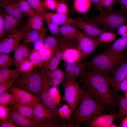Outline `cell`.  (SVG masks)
I'll list each match as a JSON object with an SVG mask.
<instances>
[{"label":"cell","instance_id":"6da1fadb","mask_svg":"<svg viewBox=\"0 0 127 127\" xmlns=\"http://www.w3.org/2000/svg\"><path fill=\"white\" fill-rule=\"evenodd\" d=\"M86 68L79 77L80 81L83 83L82 86L106 108L113 109L116 103L107 77L97 70Z\"/></svg>","mask_w":127,"mask_h":127},{"label":"cell","instance_id":"7a4b0ae2","mask_svg":"<svg viewBox=\"0 0 127 127\" xmlns=\"http://www.w3.org/2000/svg\"><path fill=\"white\" fill-rule=\"evenodd\" d=\"M81 87L82 93L79 106L68 123L88 126L95 117L104 114L106 107L91 96L83 86Z\"/></svg>","mask_w":127,"mask_h":127},{"label":"cell","instance_id":"3957f363","mask_svg":"<svg viewBox=\"0 0 127 127\" xmlns=\"http://www.w3.org/2000/svg\"><path fill=\"white\" fill-rule=\"evenodd\" d=\"M127 57V51L116 52L108 49L96 55L85 64L87 68L100 72L108 77Z\"/></svg>","mask_w":127,"mask_h":127},{"label":"cell","instance_id":"277c9868","mask_svg":"<svg viewBox=\"0 0 127 127\" xmlns=\"http://www.w3.org/2000/svg\"><path fill=\"white\" fill-rule=\"evenodd\" d=\"M82 18L98 26H101L103 28L112 32L120 26L127 24V15L120 9L105 10L97 16L84 15Z\"/></svg>","mask_w":127,"mask_h":127},{"label":"cell","instance_id":"5b68a950","mask_svg":"<svg viewBox=\"0 0 127 127\" xmlns=\"http://www.w3.org/2000/svg\"><path fill=\"white\" fill-rule=\"evenodd\" d=\"M42 83L40 71L34 69L30 72L22 74L13 84L40 98Z\"/></svg>","mask_w":127,"mask_h":127},{"label":"cell","instance_id":"8992f818","mask_svg":"<svg viewBox=\"0 0 127 127\" xmlns=\"http://www.w3.org/2000/svg\"><path fill=\"white\" fill-rule=\"evenodd\" d=\"M65 100L71 110L74 113L79 103L82 89L75 80L66 77L62 83Z\"/></svg>","mask_w":127,"mask_h":127},{"label":"cell","instance_id":"52a82bcc","mask_svg":"<svg viewBox=\"0 0 127 127\" xmlns=\"http://www.w3.org/2000/svg\"><path fill=\"white\" fill-rule=\"evenodd\" d=\"M42 78V86L40 99L43 104L51 111L55 120H62L58 113L60 106L55 102L51 92L50 87L47 80L45 71L43 68L40 70Z\"/></svg>","mask_w":127,"mask_h":127},{"label":"cell","instance_id":"ba28073f","mask_svg":"<svg viewBox=\"0 0 127 127\" xmlns=\"http://www.w3.org/2000/svg\"><path fill=\"white\" fill-rule=\"evenodd\" d=\"M77 48L82 60L90 55L101 44L97 38L89 37L79 29L77 38Z\"/></svg>","mask_w":127,"mask_h":127},{"label":"cell","instance_id":"9c48e42d","mask_svg":"<svg viewBox=\"0 0 127 127\" xmlns=\"http://www.w3.org/2000/svg\"><path fill=\"white\" fill-rule=\"evenodd\" d=\"M127 78V57L118 65L111 77H107L108 81L112 89V91L116 103L118 96L119 86L120 83Z\"/></svg>","mask_w":127,"mask_h":127},{"label":"cell","instance_id":"30bf717a","mask_svg":"<svg viewBox=\"0 0 127 127\" xmlns=\"http://www.w3.org/2000/svg\"><path fill=\"white\" fill-rule=\"evenodd\" d=\"M26 30L24 27L17 29L0 40V53H10L13 51L16 46L23 39Z\"/></svg>","mask_w":127,"mask_h":127},{"label":"cell","instance_id":"8fae6325","mask_svg":"<svg viewBox=\"0 0 127 127\" xmlns=\"http://www.w3.org/2000/svg\"><path fill=\"white\" fill-rule=\"evenodd\" d=\"M72 24L83 31L87 36L94 38H97L101 33L108 31L99 28L98 26L80 17L74 18Z\"/></svg>","mask_w":127,"mask_h":127},{"label":"cell","instance_id":"7c38bea8","mask_svg":"<svg viewBox=\"0 0 127 127\" xmlns=\"http://www.w3.org/2000/svg\"><path fill=\"white\" fill-rule=\"evenodd\" d=\"M19 100L20 103L24 104H32L37 101H41L40 98L29 92L21 89L14 84L8 90Z\"/></svg>","mask_w":127,"mask_h":127},{"label":"cell","instance_id":"4fadbf2b","mask_svg":"<svg viewBox=\"0 0 127 127\" xmlns=\"http://www.w3.org/2000/svg\"><path fill=\"white\" fill-rule=\"evenodd\" d=\"M33 106L34 116L37 122L54 120L51 111L41 101L34 102Z\"/></svg>","mask_w":127,"mask_h":127},{"label":"cell","instance_id":"5bb4252c","mask_svg":"<svg viewBox=\"0 0 127 127\" xmlns=\"http://www.w3.org/2000/svg\"><path fill=\"white\" fill-rule=\"evenodd\" d=\"M8 118L19 127H37V122L21 115L12 109L9 111Z\"/></svg>","mask_w":127,"mask_h":127},{"label":"cell","instance_id":"9a60e30c","mask_svg":"<svg viewBox=\"0 0 127 127\" xmlns=\"http://www.w3.org/2000/svg\"><path fill=\"white\" fill-rule=\"evenodd\" d=\"M117 113L102 114L95 117L88 126L92 127H111L114 120L117 119Z\"/></svg>","mask_w":127,"mask_h":127},{"label":"cell","instance_id":"2e32d148","mask_svg":"<svg viewBox=\"0 0 127 127\" xmlns=\"http://www.w3.org/2000/svg\"><path fill=\"white\" fill-rule=\"evenodd\" d=\"M79 29L72 24H65L60 27V33L62 37L61 39L71 43L76 41Z\"/></svg>","mask_w":127,"mask_h":127},{"label":"cell","instance_id":"e0dca14e","mask_svg":"<svg viewBox=\"0 0 127 127\" xmlns=\"http://www.w3.org/2000/svg\"><path fill=\"white\" fill-rule=\"evenodd\" d=\"M45 72L48 82L52 87H58L64 80L66 77L65 72L60 68Z\"/></svg>","mask_w":127,"mask_h":127},{"label":"cell","instance_id":"ac0fdd59","mask_svg":"<svg viewBox=\"0 0 127 127\" xmlns=\"http://www.w3.org/2000/svg\"><path fill=\"white\" fill-rule=\"evenodd\" d=\"M14 51L13 59L17 68L23 61L28 58L31 51L28 46L20 43L16 46Z\"/></svg>","mask_w":127,"mask_h":127},{"label":"cell","instance_id":"d6986e66","mask_svg":"<svg viewBox=\"0 0 127 127\" xmlns=\"http://www.w3.org/2000/svg\"><path fill=\"white\" fill-rule=\"evenodd\" d=\"M44 15L38 14L29 17L24 27L26 30L33 29L46 32L43 21Z\"/></svg>","mask_w":127,"mask_h":127},{"label":"cell","instance_id":"ffe728a7","mask_svg":"<svg viewBox=\"0 0 127 127\" xmlns=\"http://www.w3.org/2000/svg\"><path fill=\"white\" fill-rule=\"evenodd\" d=\"M62 60L65 63H77L82 60L80 53L77 48L69 47L64 49L62 55Z\"/></svg>","mask_w":127,"mask_h":127},{"label":"cell","instance_id":"44dd1931","mask_svg":"<svg viewBox=\"0 0 127 127\" xmlns=\"http://www.w3.org/2000/svg\"><path fill=\"white\" fill-rule=\"evenodd\" d=\"M46 20L52 22L59 26L65 24H72L73 18L68 17L67 15L56 12L48 13L44 16Z\"/></svg>","mask_w":127,"mask_h":127},{"label":"cell","instance_id":"7402d4cb","mask_svg":"<svg viewBox=\"0 0 127 127\" xmlns=\"http://www.w3.org/2000/svg\"><path fill=\"white\" fill-rule=\"evenodd\" d=\"M11 108L21 115L36 121L34 116L33 104L18 103L12 105Z\"/></svg>","mask_w":127,"mask_h":127},{"label":"cell","instance_id":"603a6c76","mask_svg":"<svg viewBox=\"0 0 127 127\" xmlns=\"http://www.w3.org/2000/svg\"><path fill=\"white\" fill-rule=\"evenodd\" d=\"M63 51V49L59 48L49 60L43 64L42 68L45 71H52L58 68L60 62L62 60Z\"/></svg>","mask_w":127,"mask_h":127},{"label":"cell","instance_id":"cb8c5ba5","mask_svg":"<svg viewBox=\"0 0 127 127\" xmlns=\"http://www.w3.org/2000/svg\"><path fill=\"white\" fill-rule=\"evenodd\" d=\"M117 102L119 107L117 119L122 120L127 117V98L124 94L119 95Z\"/></svg>","mask_w":127,"mask_h":127},{"label":"cell","instance_id":"d4e9b609","mask_svg":"<svg viewBox=\"0 0 127 127\" xmlns=\"http://www.w3.org/2000/svg\"><path fill=\"white\" fill-rule=\"evenodd\" d=\"M127 48V36L121 37L116 40L113 43L110 50L115 52H121Z\"/></svg>","mask_w":127,"mask_h":127},{"label":"cell","instance_id":"484cf974","mask_svg":"<svg viewBox=\"0 0 127 127\" xmlns=\"http://www.w3.org/2000/svg\"><path fill=\"white\" fill-rule=\"evenodd\" d=\"M40 32L33 29L26 30L22 44L27 46L32 44L38 37Z\"/></svg>","mask_w":127,"mask_h":127},{"label":"cell","instance_id":"4316f807","mask_svg":"<svg viewBox=\"0 0 127 127\" xmlns=\"http://www.w3.org/2000/svg\"><path fill=\"white\" fill-rule=\"evenodd\" d=\"M44 45L45 47L51 50L53 55L59 48L58 40L53 36H46Z\"/></svg>","mask_w":127,"mask_h":127},{"label":"cell","instance_id":"83f0119b","mask_svg":"<svg viewBox=\"0 0 127 127\" xmlns=\"http://www.w3.org/2000/svg\"><path fill=\"white\" fill-rule=\"evenodd\" d=\"M36 13L45 15L47 13V8L42 0H27Z\"/></svg>","mask_w":127,"mask_h":127},{"label":"cell","instance_id":"f1b7e54d","mask_svg":"<svg viewBox=\"0 0 127 127\" xmlns=\"http://www.w3.org/2000/svg\"><path fill=\"white\" fill-rule=\"evenodd\" d=\"M20 102L13 94L6 92L0 95V104L13 105Z\"/></svg>","mask_w":127,"mask_h":127},{"label":"cell","instance_id":"f546056e","mask_svg":"<svg viewBox=\"0 0 127 127\" xmlns=\"http://www.w3.org/2000/svg\"><path fill=\"white\" fill-rule=\"evenodd\" d=\"M20 74L21 73L16 68L15 69H10L8 68L0 69V84Z\"/></svg>","mask_w":127,"mask_h":127},{"label":"cell","instance_id":"4dcf8cb0","mask_svg":"<svg viewBox=\"0 0 127 127\" xmlns=\"http://www.w3.org/2000/svg\"><path fill=\"white\" fill-rule=\"evenodd\" d=\"M91 2L90 0H75L74 2L75 8L79 13H86L89 9Z\"/></svg>","mask_w":127,"mask_h":127},{"label":"cell","instance_id":"1f68e13d","mask_svg":"<svg viewBox=\"0 0 127 127\" xmlns=\"http://www.w3.org/2000/svg\"><path fill=\"white\" fill-rule=\"evenodd\" d=\"M8 54L0 53V68H7L13 65H15L13 59Z\"/></svg>","mask_w":127,"mask_h":127},{"label":"cell","instance_id":"d6a6232c","mask_svg":"<svg viewBox=\"0 0 127 127\" xmlns=\"http://www.w3.org/2000/svg\"><path fill=\"white\" fill-rule=\"evenodd\" d=\"M17 2L24 15L30 17L36 14L27 0H19Z\"/></svg>","mask_w":127,"mask_h":127},{"label":"cell","instance_id":"836d02e7","mask_svg":"<svg viewBox=\"0 0 127 127\" xmlns=\"http://www.w3.org/2000/svg\"><path fill=\"white\" fill-rule=\"evenodd\" d=\"M116 36V35L113 32L106 31L101 33L96 38L101 44L111 42L115 39Z\"/></svg>","mask_w":127,"mask_h":127},{"label":"cell","instance_id":"e575fe53","mask_svg":"<svg viewBox=\"0 0 127 127\" xmlns=\"http://www.w3.org/2000/svg\"><path fill=\"white\" fill-rule=\"evenodd\" d=\"M28 59L35 67H38L40 68L42 67L43 63L38 50L33 49L31 51Z\"/></svg>","mask_w":127,"mask_h":127},{"label":"cell","instance_id":"d590c367","mask_svg":"<svg viewBox=\"0 0 127 127\" xmlns=\"http://www.w3.org/2000/svg\"><path fill=\"white\" fill-rule=\"evenodd\" d=\"M35 67L32 63L28 58L23 61L16 69L22 74L32 71L34 69Z\"/></svg>","mask_w":127,"mask_h":127},{"label":"cell","instance_id":"8d00e7d4","mask_svg":"<svg viewBox=\"0 0 127 127\" xmlns=\"http://www.w3.org/2000/svg\"><path fill=\"white\" fill-rule=\"evenodd\" d=\"M12 15L21 24L24 16V14L19 6L17 2H13Z\"/></svg>","mask_w":127,"mask_h":127},{"label":"cell","instance_id":"74e56055","mask_svg":"<svg viewBox=\"0 0 127 127\" xmlns=\"http://www.w3.org/2000/svg\"><path fill=\"white\" fill-rule=\"evenodd\" d=\"M59 115L62 120L70 119L72 115L71 110L69 106L65 105L59 107L58 110Z\"/></svg>","mask_w":127,"mask_h":127},{"label":"cell","instance_id":"f35d334b","mask_svg":"<svg viewBox=\"0 0 127 127\" xmlns=\"http://www.w3.org/2000/svg\"><path fill=\"white\" fill-rule=\"evenodd\" d=\"M86 67L85 64L81 62H79L69 76L66 77L75 80L81 75Z\"/></svg>","mask_w":127,"mask_h":127},{"label":"cell","instance_id":"ab89813d","mask_svg":"<svg viewBox=\"0 0 127 127\" xmlns=\"http://www.w3.org/2000/svg\"><path fill=\"white\" fill-rule=\"evenodd\" d=\"M22 74L17 75L0 84V95L7 91L14 82Z\"/></svg>","mask_w":127,"mask_h":127},{"label":"cell","instance_id":"60d3db41","mask_svg":"<svg viewBox=\"0 0 127 127\" xmlns=\"http://www.w3.org/2000/svg\"><path fill=\"white\" fill-rule=\"evenodd\" d=\"M38 51L43 64L48 61L53 55L52 51L44 46L42 49Z\"/></svg>","mask_w":127,"mask_h":127},{"label":"cell","instance_id":"b9f144b4","mask_svg":"<svg viewBox=\"0 0 127 127\" xmlns=\"http://www.w3.org/2000/svg\"><path fill=\"white\" fill-rule=\"evenodd\" d=\"M46 33V32H40L38 37L32 44L34 49L38 50L43 48Z\"/></svg>","mask_w":127,"mask_h":127},{"label":"cell","instance_id":"7bdbcfd3","mask_svg":"<svg viewBox=\"0 0 127 127\" xmlns=\"http://www.w3.org/2000/svg\"><path fill=\"white\" fill-rule=\"evenodd\" d=\"M46 21L48 28L52 35L53 36H59L60 34L59 26L48 20H46Z\"/></svg>","mask_w":127,"mask_h":127},{"label":"cell","instance_id":"ee69618b","mask_svg":"<svg viewBox=\"0 0 127 127\" xmlns=\"http://www.w3.org/2000/svg\"><path fill=\"white\" fill-rule=\"evenodd\" d=\"M4 19L7 21L15 29L20 25L17 20L12 15L8 14H4Z\"/></svg>","mask_w":127,"mask_h":127},{"label":"cell","instance_id":"f6af8a7d","mask_svg":"<svg viewBox=\"0 0 127 127\" xmlns=\"http://www.w3.org/2000/svg\"><path fill=\"white\" fill-rule=\"evenodd\" d=\"M0 120L2 121L7 119L9 111L7 105L0 104Z\"/></svg>","mask_w":127,"mask_h":127},{"label":"cell","instance_id":"bcb514c9","mask_svg":"<svg viewBox=\"0 0 127 127\" xmlns=\"http://www.w3.org/2000/svg\"><path fill=\"white\" fill-rule=\"evenodd\" d=\"M12 1L4 0L2 2V6L5 12L8 14L12 15L13 7Z\"/></svg>","mask_w":127,"mask_h":127},{"label":"cell","instance_id":"7dc6e473","mask_svg":"<svg viewBox=\"0 0 127 127\" xmlns=\"http://www.w3.org/2000/svg\"><path fill=\"white\" fill-rule=\"evenodd\" d=\"M57 0H44V4L47 8L51 10H56L58 2Z\"/></svg>","mask_w":127,"mask_h":127},{"label":"cell","instance_id":"c3c4849f","mask_svg":"<svg viewBox=\"0 0 127 127\" xmlns=\"http://www.w3.org/2000/svg\"><path fill=\"white\" fill-rule=\"evenodd\" d=\"M57 12L67 15L68 8L66 3L60 2L56 9Z\"/></svg>","mask_w":127,"mask_h":127},{"label":"cell","instance_id":"681fc988","mask_svg":"<svg viewBox=\"0 0 127 127\" xmlns=\"http://www.w3.org/2000/svg\"><path fill=\"white\" fill-rule=\"evenodd\" d=\"M79 63L65 62L66 77H68L76 66Z\"/></svg>","mask_w":127,"mask_h":127},{"label":"cell","instance_id":"f907efd6","mask_svg":"<svg viewBox=\"0 0 127 127\" xmlns=\"http://www.w3.org/2000/svg\"><path fill=\"white\" fill-rule=\"evenodd\" d=\"M115 0H100L101 6L106 8L107 10L113 9V6L115 2Z\"/></svg>","mask_w":127,"mask_h":127},{"label":"cell","instance_id":"816d5d0a","mask_svg":"<svg viewBox=\"0 0 127 127\" xmlns=\"http://www.w3.org/2000/svg\"><path fill=\"white\" fill-rule=\"evenodd\" d=\"M4 16L1 12L0 14V40L2 39L6 34L4 29Z\"/></svg>","mask_w":127,"mask_h":127},{"label":"cell","instance_id":"f5cc1de1","mask_svg":"<svg viewBox=\"0 0 127 127\" xmlns=\"http://www.w3.org/2000/svg\"><path fill=\"white\" fill-rule=\"evenodd\" d=\"M19 127L17 125L9 119L1 121L0 122V127Z\"/></svg>","mask_w":127,"mask_h":127},{"label":"cell","instance_id":"db71d44e","mask_svg":"<svg viewBox=\"0 0 127 127\" xmlns=\"http://www.w3.org/2000/svg\"><path fill=\"white\" fill-rule=\"evenodd\" d=\"M4 24L6 33L8 35L13 32L15 29L7 21L4 19Z\"/></svg>","mask_w":127,"mask_h":127},{"label":"cell","instance_id":"11a10c76","mask_svg":"<svg viewBox=\"0 0 127 127\" xmlns=\"http://www.w3.org/2000/svg\"><path fill=\"white\" fill-rule=\"evenodd\" d=\"M117 30L118 34L121 37L127 36V24L120 26Z\"/></svg>","mask_w":127,"mask_h":127},{"label":"cell","instance_id":"9f6ffc18","mask_svg":"<svg viewBox=\"0 0 127 127\" xmlns=\"http://www.w3.org/2000/svg\"><path fill=\"white\" fill-rule=\"evenodd\" d=\"M115 2L118 3L120 9L127 15V0H117Z\"/></svg>","mask_w":127,"mask_h":127},{"label":"cell","instance_id":"6f0895ef","mask_svg":"<svg viewBox=\"0 0 127 127\" xmlns=\"http://www.w3.org/2000/svg\"><path fill=\"white\" fill-rule=\"evenodd\" d=\"M95 5L97 10L99 11L100 13L103 12L105 10L101 6L100 3V0H90Z\"/></svg>","mask_w":127,"mask_h":127},{"label":"cell","instance_id":"680465c9","mask_svg":"<svg viewBox=\"0 0 127 127\" xmlns=\"http://www.w3.org/2000/svg\"><path fill=\"white\" fill-rule=\"evenodd\" d=\"M119 90L125 92L127 91V78L123 80L119 86Z\"/></svg>","mask_w":127,"mask_h":127},{"label":"cell","instance_id":"91938a15","mask_svg":"<svg viewBox=\"0 0 127 127\" xmlns=\"http://www.w3.org/2000/svg\"><path fill=\"white\" fill-rule=\"evenodd\" d=\"M120 126L122 127H127V117L122 119Z\"/></svg>","mask_w":127,"mask_h":127},{"label":"cell","instance_id":"94428289","mask_svg":"<svg viewBox=\"0 0 127 127\" xmlns=\"http://www.w3.org/2000/svg\"><path fill=\"white\" fill-rule=\"evenodd\" d=\"M58 1H59L60 2H62L64 3H67L69 0H57Z\"/></svg>","mask_w":127,"mask_h":127},{"label":"cell","instance_id":"6125c7cd","mask_svg":"<svg viewBox=\"0 0 127 127\" xmlns=\"http://www.w3.org/2000/svg\"><path fill=\"white\" fill-rule=\"evenodd\" d=\"M124 95L127 98V91L124 92Z\"/></svg>","mask_w":127,"mask_h":127},{"label":"cell","instance_id":"be15d7a7","mask_svg":"<svg viewBox=\"0 0 127 127\" xmlns=\"http://www.w3.org/2000/svg\"><path fill=\"white\" fill-rule=\"evenodd\" d=\"M13 0H0V2H2L3 1H4V0H10V1H12Z\"/></svg>","mask_w":127,"mask_h":127},{"label":"cell","instance_id":"e7e4bbea","mask_svg":"<svg viewBox=\"0 0 127 127\" xmlns=\"http://www.w3.org/2000/svg\"></svg>","mask_w":127,"mask_h":127}]
</instances>
